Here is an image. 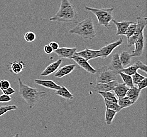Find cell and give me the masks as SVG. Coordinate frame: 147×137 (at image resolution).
Instances as JSON below:
<instances>
[{"mask_svg": "<svg viewBox=\"0 0 147 137\" xmlns=\"http://www.w3.org/2000/svg\"><path fill=\"white\" fill-rule=\"evenodd\" d=\"M18 82L19 94L27 102L30 109L33 108L46 95V92L39 90L37 88H34L24 84L20 78H18Z\"/></svg>", "mask_w": 147, "mask_h": 137, "instance_id": "obj_1", "label": "cell"}, {"mask_svg": "<svg viewBox=\"0 0 147 137\" xmlns=\"http://www.w3.org/2000/svg\"><path fill=\"white\" fill-rule=\"evenodd\" d=\"M77 19L78 13L73 4L69 0H61L59 10L49 20L50 21L75 23Z\"/></svg>", "mask_w": 147, "mask_h": 137, "instance_id": "obj_2", "label": "cell"}, {"mask_svg": "<svg viewBox=\"0 0 147 137\" xmlns=\"http://www.w3.org/2000/svg\"><path fill=\"white\" fill-rule=\"evenodd\" d=\"M69 33L76 34L84 39L92 40L96 35L93 20L91 17H88L80 22L77 23L75 27L71 29Z\"/></svg>", "mask_w": 147, "mask_h": 137, "instance_id": "obj_3", "label": "cell"}, {"mask_svg": "<svg viewBox=\"0 0 147 137\" xmlns=\"http://www.w3.org/2000/svg\"><path fill=\"white\" fill-rule=\"evenodd\" d=\"M86 10L93 13L96 17L98 24L106 28L109 29L110 27V22L113 19V12L114 7L109 9H96L85 6Z\"/></svg>", "mask_w": 147, "mask_h": 137, "instance_id": "obj_4", "label": "cell"}, {"mask_svg": "<svg viewBox=\"0 0 147 137\" xmlns=\"http://www.w3.org/2000/svg\"><path fill=\"white\" fill-rule=\"evenodd\" d=\"M95 74L97 83H106L117 79V74L107 66L100 67L97 70Z\"/></svg>", "mask_w": 147, "mask_h": 137, "instance_id": "obj_5", "label": "cell"}, {"mask_svg": "<svg viewBox=\"0 0 147 137\" xmlns=\"http://www.w3.org/2000/svg\"><path fill=\"white\" fill-rule=\"evenodd\" d=\"M137 26L135 33L133 36L127 39V47H131L134 45L136 40L138 37L141 34L144 33V31L147 25V18L146 17H137Z\"/></svg>", "mask_w": 147, "mask_h": 137, "instance_id": "obj_6", "label": "cell"}, {"mask_svg": "<svg viewBox=\"0 0 147 137\" xmlns=\"http://www.w3.org/2000/svg\"><path fill=\"white\" fill-rule=\"evenodd\" d=\"M123 39L121 37L119 40L114 42H112L111 43L107 44L104 47H102L100 50H99L100 57L102 59L107 58L112 53V52L115 49L122 45L123 44Z\"/></svg>", "mask_w": 147, "mask_h": 137, "instance_id": "obj_7", "label": "cell"}, {"mask_svg": "<svg viewBox=\"0 0 147 137\" xmlns=\"http://www.w3.org/2000/svg\"><path fill=\"white\" fill-rule=\"evenodd\" d=\"M134 45H135V49L131 53V56L132 57H141L144 53L145 45L144 33L141 34L138 37Z\"/></svg>", "mask_w": 147, "mask_h": 137, "instance_id": "obj_8", "label": "cell"}, {"mask_svg": "<svg viewBox=\"0 0 147 137\" xmlns=\"http://www.w3.org/2000/svg\"><path fill=\"white\" fill-rule=\"evenodd\" d=\"M75 54L78 57L83 58L87 61L100 57V51L92 50L88 48H86L85 50L80 52H76Z\"/></svg>", "mask_w": 147, "mask_h": 137, "instance_id": "obj_9", "label": "cell"}, {"mask_svg": "<svg viewBox=\"0 0 147 137\" xmlns=\"http://www.w3.org/2000/svg\"><path fill=\"white\" fill-rule=\"evenodd\" d=\"M77 49L76 47H59L57 50L55 51V53L60 58H65L72 59Z\"/></svg>", "mask_w": 147, "mask_h": 137, "instance_id": "obj_10", "label": "cell"}, {"mask_svg": "<svg viewBox=\"0 0 147 137\" xmlns=\"http://www.w3.org/2000/svg\"><path fill=\"white\" fill-rule=\"evenodd\" d=\"M138 69L144 71L145 73H147V65L140 61H137L135 63L130 67L124 68L122 72L132 76L134 74L137 72Z\"/></svg>", "mask_w": 147, "mask_h": 137, "instance_id": "obj_11", "label": "cell"}, {"mask_svg": "<svg viewBox=\"0 0 147 137\" xmlns=\"http://www.w3.org/2000/svg\"><path fill=\"white\" fill-rule=\"evenodd\" d=\"M72 60H73L82 69L86 71L87 72L91 74H95L97 70L95 69L93 67L90 65V64L88 63V61L86 60L83 58L80 57H78L76 55L74 54V57L72 58Z\"/></svg>", "mask_w": 147, "mask_h": 137, "instance_id": "obj_12", "label": "cell"}, {"mask_svg": "<svg viewBox=\"0 0 147 137\" xmlns=\"http://www.w3.org/2000/svg\"><path fill=\"white\" fill-rule=\"evenodd\" d=\"M119 82L117 80L112 81L106 83H97L94 88V90L96 92H107L113 91L114 88L115 87Z\"/></svg>", "mask_w": 147, "mask_h": 137, "instance_id": "obj_13", "label": "cell"}, {"mask_svg": "<svg viewBox=\"0 0 147 137\" xmlns=\"http://www.w3.org/2000/svg\"><path fill=\"white\" fill-rule=\"evenodd\" d=\"M109 67L117 74H119L120 72H122L124 67L121 64L119 57V54L117 52L113 55Z\"/></svg>", "mask_w": 147, "mask_h": 137, "instance_id": "obj_14", "label": "cell"}, {"mask_svg": "<svg viewBox=\"0 0 147 137\" xmlns=\"http://www.w3.org/2000/svg\"><path fill=\"white\" fill-rule=\"evenodd\" d=\"M112 21L115 24V25L117 27V36L124 35L129 25L134 22L133 21H123L122 22H117L114 19H113Z\"/></svg>", "mask_w": 147, "mask_h": 137, "instance_id": "obj_15", "label": "cell"}, {"mask_svg": "<svg viewBox=\"0 0 147 137\" xmlns=\"http://www.w3.org/2000/svg\"><path fill=\"white\" fill-rule=\"evenodd\" d=\"M61 63H62V59H60L53 63L50 64L42 71V72L41 74V76H48L53 74L59 69Z\"/></svg>", "mask_w": 147, "mask_h": 137, "instance_id": "obj_16", "label": "cell"}, {"mask_svg": "<svg viewBox=\"0 0 147 137\" xmlns=\"http://www.w3.org/2000/svg\"><path fill=\"white\" fill-rule=\"evenodd\" d=\"M36 84L42 86L48 89H52L57 90L60 88L61 86L56 84L54 81L51 80H41V79H36L34 80Z\"/></svg>", "mask_w": 147, "mask_h": 137, "instance_id": "obj_17", "label": "cell"}, {"mask_svg": "<svg viewBox=\"0 0 147 137\" xmlns=\"http://www.w3.org/2000/svg\"><path fill=\"white\" fill-rule=\"evenodd\" d=\"M76 67L75 64H69L65 65L61 67L54 74V76L56 78H61L71 74Z\"/></svg>", "mask_w": 147, "mask_h": 137, "instance_id": "obj_18", "label": "cell"}, {"mask_svg": "<svg viewBox=\"0 0 147 137\" xmlns=\"http://www.w3.org/2000/svg\"><path fill=\"white\" fill-rule=\"evenodd\" d=\"M25 66V63L23 61L16 60L10 63L9 68V70L14 74H19L24 70Z\"/></svg>", "mask_w": 147, "mask_h": 137, "instance_id": "obj_19", "label": "cell"}, {"mask_svg": "<svg viewBox=\"0 0 147 137\" xmlns=\"http://www.w3.org/2000/svg\"><path fill=\"white\" fill-rule=\"evenodd\" d=\"M129 87H127L125 84H118L114 88L113 91L115 94L117 96L118 99H120L126 96L127 91L129 89Z\"/></svg>", "mask_w": 147, "mask_h": 137, "instance_id": "obj_20", "label": "cell"}, {"mask_svg": "<svg viewBox=\"0 0 147 137\" xmlns=\"http://www.w3.org/2000/svg\"><path fill=\"white\" fill-rule=\"evenodd\" d=\"M141 90H139L137 87L133 86L130 88L129 90L127 91L126 96L129 98L133 104H134L139 98L140 96Z\"/></svg>", "mask_w": 147, "mask_h": 137, "instance_id": "obj_21", "label": "cell"}, {"mask_svg": "<svg viewBox=\"0 0 147 137\" xmlns=\"http://www.w3.org/2000/svg\"><path fill=\"white\" fill-rule=\"evenodd\" d=\"M55 94L56 95L63 97V98H65L66 99L73 100L74 98L73 94H71L70 91L68 90L67 88L65 87L64 86H61L59 89L56 90Z\"/></svg>", "mask_w": 147, "mask_h": 137, "instance_id": "obj_22", "label": "cell"}, {"mask_svg": "<svg viewBox=\"0 0 147 137\" xmlns=\"http://www.w3.org/2000/svg\"><path fill=\"white\" fill-rule=\"evenodd\" d=\"M98 94H100L102 97L103 98L104 102H113L117 103V99L116 95L113 92L111 91L107 92H99Z\"/></svg>", "mask_w": 147, "mask_h": 137, "instance_id": "obj_23", "label": "cell"}, {"mask_svg": "<svg viewBox=\"0 0 147 137\" xmlns=\"http://www.w3.org/2000/svg\"><path fill=\"white\" fill-rule=\"evenodd\" d=\"M119 57L121 64L124 68L126 67L130 64L132 59V57L129 51L122 52L119 55Z\"/></svg>", "mask_w": 147, "mask_h": 137, "instance_id": "obj_24", "label": "cell"}, {"mask_svg": "<svg viewBox=\"0 0 147 137\" xmlns=\"http://www.w3.org/2000/svg\"><path fill=\"white\" fill-rule=\"evenodd\" d=\"M117 114V112L115 111L107 108L105 114V121L107 125H110L112 124Z\"/></svg>", "mask_w": 147, "mask_h": 137, "instance_id": "obj_25", "label": "cell"}, {"mask_svg": "<svg viewBox=\"0 0 147 137\" xmlns=\"http://www.w3.org/2000/svg\"><path fill=\"white\" fill-rule=\"evenodd\" d=\"M117 104L122 107L123 109L127 108V107H130L132 105H133L134 104L129 99V98L127 96L123 97L120 99H118L117 100Z\"/></svg>", "mask_w": 147, "mask_h": 137, "instance_id": "obj_26", "label": "cell"}, {"mask_svg": "<svg viewBox=\"0 0 147 137\" xmlns=\"http://www.w3.org/2000/svg\"><path fill=\"white\" fill-rule=\"evenodd\" d=\"M119 74L120 76L122 79H123L124 84H125L126 86H127V87L131 88L134 86L132 76L124 74L123 72H120Z\"/></svg>", "mask_w": 147, "mask_h": 137, "instance_id": "obj_27", "label": "cell"}, {"mask_svg": "<svg viewBox=\"0 0 147 137\" xmlns=\"http://www.w3.org/2000/svg\"><path fill=\"white\" fill-rule=\"evenodd\" d=\"M18 109V107L16 105H6V106H1L0 107V117L7 112L8 111L17 110Z\"/></svg>", "mask_w": 147, "mask_h": 137, "instance_id": "obj_28", "label": "cell"}, {"mask_svg": "<svg viewBox=\"0 0 147 137\" xmlns=\"http://www.w3.org/2000/svg\"><path fill=\"white\" fill-rule=\"evenodd\" d=\"M137 26V23L134 22L132 23L130 25H129V27H128V29L124 35L127 37V39H129L132 36H133V35L135 33L136 30Z\"/></svg>", "mask_w": 147, "mask_h": 137, "instance_id": "obj_29", "label": "cell"}, {"mask_svg": "<svg viewBox=\"0 0 147 137\" xmlns=\"http://www.w3.org/2000/svg\"><path fill=\"white\" fill-rule=\"evenodd\" d=\"M105 105L107 108L110 109L111 110L115 111L117 112H119L121 110L123 109L122 107H120L117 103H113V102H104Z\"/></svg>", "mask_w": 147, "mask_h": 137, "instance_id": "obj_30", "label": "cell"}, {"mask_svg": "<svg viewBox=\"0 0 147 137\" xmlns=\"http://www.w3.org/2000/svg\"><path fill=\"white\" fill-rule=\"evenodd\" d=\"M24 40L28 42H32L36 39V35L33 32H28L24 35Z\"/></svg>", "mask_w": 147, "mask_h": 137, "instance_id": "obj_31", "label": "cell"}, {"mask_svg": "<svg viewBox=\"0 0 147 137\" xmlns=\"http://www.w3.org/2000/svg\"><path fill=\"white\" fill-rule=\"evenodd\" d=\"M147 77H144L143 76L141 75L140 74H139L138 72H136L134 74V75L132 76V81L134 85H137V84L144 79H145Z\"/></svg>", "mask_w": 147, "mask_h": 137, "instance_id": "obj_32", "label": "cell"}, {"mask_svg": "<svg viewBox=\"0 0 147 137\" xmlns=\"http://www.w3.org/2000/svg\"><path fill=\"white\" fill-rule=\"evenodd\" d=\"M11 87L10 82L7 80H2L0 81V89L2 91L5 90Z\"/></svg>", "mask_w": 147, "mask_h": 137, "instance_id": "obj_33", "label": "cell"}, {"mask_svg": "<svg viewBox=\"0 0 147 137\" xmlns=\"http://www.w3.org/2000/svg\"><path fill=\"white\" fill-rule=\"evenodd\" d=\"M138 88L142 90V89L146 88L147 87V78H146L145 79H144L143 80L140 81L138 84H137Z\"/></svg>", "mask_w": 147, "mask_h": 137, "instance_id": "obj_34", "label": "cell"}, {"mask_svg": "<svg viewBox=\"0 0 147 137\" xmlns=\"http://www.w3.org/2000/svg\"><path fill=\"white\" fill-rule=\"evenodd\" d=\"M12 100L10 96H8L5 94H3L0 96V103H6Z\"/></svg>", "mask_w": 147, "mask_h": 137, "instance_id": "obj_35", "label": "cell"}, {"mask_svg": "<svg viewBox=\"0 0 147 137\" xmlns=\"http://www.w3.org/2000/svg\"><path fill=\"white\" fill-rule=\"evenodd\" d=\"M2 92L5 94H7V95H8V96H11V95L14 94L16 92V91H15V90L13 88L10 87L9 88H7L6 90L2 91Z\"/></svg>", "mask_w": 147, "mask_h": 137, "instance_id": "obj_36", "label": "cell"}, {"mask_svg": "<svg viewBox=\"0 0 147 137\" xmlns=\"http://www.w3.org/2000/svg\"><path fill=\"white\" fill-rule=\"evenodd\" d=\"M44 52L47 54H50L54 52V51L52 49V48L51 47L50 45L48 44V45H46L44 47Z\"/></svg>", "mask_w": 147, "mask_h": 137, "instance_id": "obj_37", "label": "cell"}, {"mask_svg": "<svg viewBox=\"0 0 147 137\" xmlns=\"http://www.w3.org/2000/svg\"><path fill=\"white\" fill-rule=\"evenodd\" d=\"M50 45L51 47L52 48V49L54 51H55L57 50V49L59 47V45L58 43H57L56 42H51L50 44H49Z\"/></svg>", "mask_w": 147, "mask_h": 137, "instance_id": "obj_38", "label": "cell"}, {"mask_svg": "<svg viewBox=\"0 0 147 137\" xmlns=\"http://www.w3.org/2000/svg\"><path fill=\"white\" fill-rule=\"evenodd\" d=\"M13 137H19V134H17L14 136H13Z\"/></svg>", "mask_w": 147, "mask_h": 137, "instance_id": "obj_39", "label": "cell"}]
</instances>
